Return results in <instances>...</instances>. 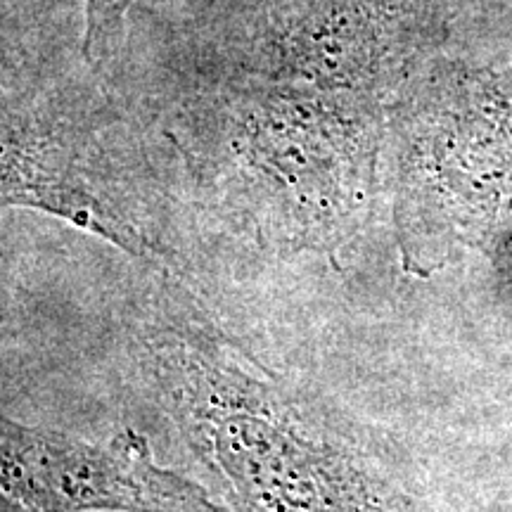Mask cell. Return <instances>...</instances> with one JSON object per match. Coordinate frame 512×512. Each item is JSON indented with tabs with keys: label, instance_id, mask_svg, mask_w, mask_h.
Listing matches in <instances>:
<instances>
[{
	"label": "cell",
	"instance_id": "3957f363",
	"mask_svg": "<svg viewBox=\"0 0 512 512\" xmlns=\"http://www.w3.org/2000/svg\"><path fill=\"white\" fill-rule=\"evenodd\" d=\"M126 100L83 48L29 62L5 36L0 195L152 261L166 211L188 200L169 140L162 152L152 140L155 117L147 126Z\"/></svg>",
	"mask_w": 512,
	"mask_h": 512
},
{
	"label": "cell",
	"instance_id": "277c9868",
	"mask_svg": "<svg viewBox=\"0 0 512 512\" xmlns=\"http://www.w3.org/2000/svg\"><path fill=\"white\" fill-rule=\"evenodd\" d=\"M444 41V0H143L112 67L392 102Z\"/></svg>",
	"mask_w": 512,
	"mask_h": 512
},
{
	"label": "cell",
	"instance_id": "7a4b0ae2",
	"mask_svg": "<svg viewBox=\"0 0 512 512\" xmlns=\"http://www.w3.org/2000/svg\"><path fill=\"white\" fill-rule=\"evenodd\" d=\"M136 342L166 408L238 512H401L368 456L207 320L162 299Z\"/></svg>",
	"mask_w": 512,
	"mask_h": 512
},
{
	"label": "cell",
	"instance_id": "5b68a950",
	"mask_svg": "<svg viewBox=\"0 0 512 512\" xmlns=\"http://www.w3.org/2000/svg\"><path fill=\"white\" fill-rule=\"evenodd\" d=\"M0 441L3 512H233L131 430L91 444L3 418Z\"/></svg>",
	"mask_w": 512,
	"mask_h": 512
},
{
	"label": "cell",
	"instance_id": "6da1fadb",
	"mask_svg": "<svg viewBox=\"0 0 512 512\" xmlns=\"http://www.w3.org/2000/svg\"><path fill=\"white\" fill-rule=\"evenodd\" d=\"M174 150L185 200L273 254L330 249L373 216L389 102L256 79L114 67Z\"/></svg>",
	"mask_w": 512,
	"mask_h": 512
},
{
	"label": "cell",
	"instance_id": "8992f818",
	"mask_svg": "<svg viewBox=\"0 0 512 512\" xmlns=\"http://www.w3.org/2000/svg\"><path fill=\"white\" fill-rule=\"evenodd\" d=\"M143 0H83L81 48L88 62L107 69L126 46L128 24Z\"/></svg>",
	"mask_w": 512,
	"mask_h": 512
}]
</instances>
